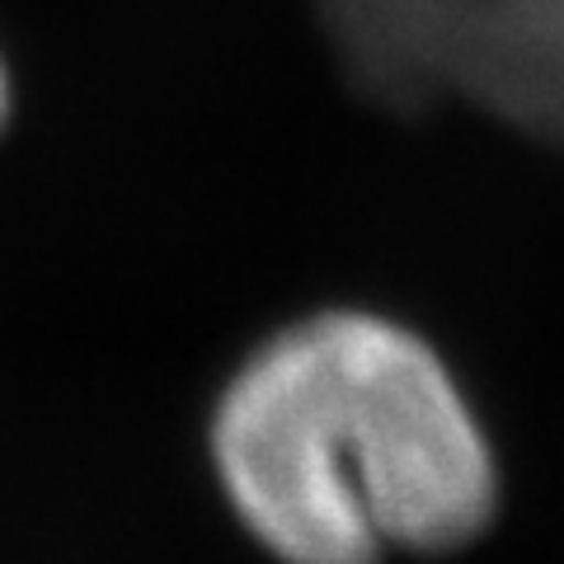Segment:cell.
I'll return each instance as SVG.
<instances>
[{
	"label": "cell",
	"instance_id": "1",
	"mask_svg": "<svg viewBox=\"0 0 564 564\" xmlns=\"http://www.w3.org/2000/svg\"><path fill=\"white\" fill-rule=\"evenodd\" d=\"M221 499L278 564L456 555L499 513L475 404L423 334L367 306L273 329L207 423Z\"/></svg>",
	"mask_w": 564,
	"mask_h": 564
},
{
	"label": "cell",
	"instance_id": "2",
	"mask_svg": "<svg viewBox=\"0 0 564 564\" xmlns=\"http://www.w3.org/2000/svg\"><path fill=\"white\" fill-rule=\"evenodd\" d=\"M10 109H14V80H10L6 57H0V132H6V122H10Z\"/></svg>",
	"mask_w": 564,
	"mask_h": 564
}]
</instances>
